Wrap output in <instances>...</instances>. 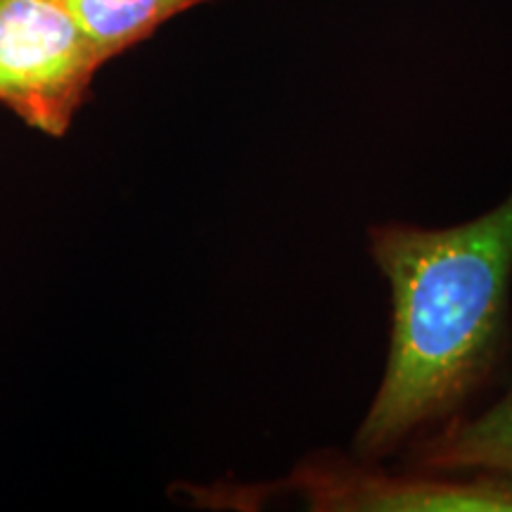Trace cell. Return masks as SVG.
I'll return each mask as SVG.
<instances>
[{"mask_svg": "<svg viewBox=\"0 0 512 512\" xmlns=\"http://www.w3.org/2000/svg\"><path fill=\"white\" fill-rule=\"evenodd\" d=\"M368 249L389 285L382 380L354 434L356 456L384 460L472 411L512 339V192L448 228L382 221Z\"/></svg>", "mask_w": 512, "mask_h": 512, "instance_id": "1", "label": "cell"}, {"mask_svg": "<svg viewBox=\"0 0 512 512\" xmlns=\"http://www.w3.org/2000/svg\"><path fill=\"white\" fill-rule=\"evenodd\" d=\"M211 508L256 510L290 496L316 512H512V475L501 472L389 470L380 460L323 448L283 482L192 486Z\"/></svg>", "mask_w": 512, "mask_h": 512, "instance_id": "2", "label": "cell"}, {"mask_svg": "<svg viewBox=\"0 0 512 512\" xmlns=\"http://www.w3.org/2000/svg\"><path fill=\"white\" fill-rule=\"evenodd\" d=\"M105 62L64 0H0V107L64 138Z\"/></svg>", "mask_w": 512, "mask_h": 512, "instance_id": "3", "label": "cell"}, {"mask_svg": "<svg viewBox=\"0 0 512 512\" xmlns=\"http://www.w3.org/2000/svg\"><path fill=\"white\" fill-rule=\"evenodd\" d=\"M403 467L422 472L512 475V384L484 411H467L403 448Z\"/></svg>", "mask_w": 512, "mask_h": 512, "instance_id": "4", "label": "cell"}, {"mask_svg": "<svg viewBox=\"0 0 512 512\" xmlns=\"http://www.w3.org/2000/svg\"><path fill=\"white\" fill-rule=\"evenodd\" d=\"M91 38L100 60L110 64L140 43L150 41L164 24L183 12L214 0H64Z\"/></svg>", "mask_w": 512, "mask_h": 512, "instance_id": "5", "label": "cell"}]
</instances>
